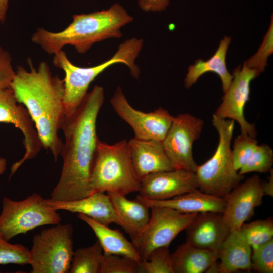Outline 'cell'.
Masks as SVG:
<instances>
[{
    "mask_svg": "<svg viewBox=\"0 0 273 273\" xmlns=\"http://www.w3.org/2000/svg\"><path fill=\"white\" fill-rule=\"evenodd\" d=\"M104 101L103 88L95 86L75 111L65 116L61 128L65 141L60 153L63 166L60 178L51 193V200L72 201L94 192L90 176L99 140L96 121Z\"/></svg>",
    "mask_w": 273,
    "mask_h": 273,
    "instance_id": "cell-1",
    "label": "cell"
},
{
    "mask_svg": "<svg viewBox=\"0 0 273 273\" xmlns=\"http://www.w3.org/2000/svg\"><path fill=\"white\" fill-rule=\"evenodd\" d=\"M28 63L29 70L17 67L10 87L18 102L27 110L42 147L51 151L56 162L63 144L58 132L65 117L64 80L52 75L46 62L37 68L30 59Z\"/></svg>",
    "mask_w": 273,
    "mask_h": 273,
    "instance_id": "cell-2",
    "label": "cell"
},
{
    "mask_svg": "<svg viewBox=\"0 0 273 273\" xmlns=\"http://www.w3.org/2000/svg\"><path fill=\"white\" fill-rule=\"evenodd\" d=\"M132 20L126 10L116 3L107 10L74 15L72 22L59 32L38 28L31 40L49 54L62 50L66 45L72 46L83 54L96 42L121 37V28Z\"/></svg>",
    "mask_w": 273,
    "mask_h": 273,
    "instance_id": "cell-3",
    "label": "cell"
},
{
    "mask_svg": "<svg viewBox=\"0 0 273 273\" xmlns=\"http://www.w3.org/2000/svg\"><path fill=\"white\" fill-rule=\"evenodd\" d=\"M143 40L133 38L120 44L117 51L109 60L90 67L74 65L62 50L54 55L53 63L65 73L64 106L65 116L72 114L80 105L91 82L106 69L116 63H123L129 68L132 77L138 78L140 70L135 60L143 47Z\"/></svg>",
    "mask_w": 273,
    "mask_h": 273,
    "instance_id": "cell-4",
    "label": "cell"
},
{
    "mask_svg": "<svg viewBox=\"0 0 273 273\" xmlns=\"http://www.w3.org/2000/svg\"><path fill=\"white\" fill-rule=\"evenodd\" d=\"M90 183L94 192H114L125 196L139 192L141 182L132 166L127 141L109 145L99 140Z\"/></svg>",
    "mask_w": 273,
    "mask_h": 273,
    "instance_id": "cell-5",
    "label": "cell"
},
{
    "mask_svg": "<svg viewBox=\"0 0 273 273\" xmlns=\"http://www.w3.org/2000/svg\"><path fill=\"white\" fill-rule=\"evenodd\" d=\"M212 123L218 132L219 141L213 156L198 165L195 173L199 189L206 194L224 198L244 179L234 167L231 143L234 121L213 115Z\"/></svg>",
    "mask_w": 273,
    "mask_h": 273,
    "instance_id": "cell-6",
    "label": "cell"
},
{
    "mask_svg": "<svg viewBox=\"0 0 273 273\" xmlns=\"http://www.w3.org/2000/svg\"><path fill=\"white\" fill-rule=\"evenodd\" d=\"M73 228L58 224L33 236L29 264L32 273H68L74 254Z\"/></svg>",
    "mask_w": 273,
    "mask_h": 273,
    "instance_id": "cell-7",
    "label": "cell"
},
{
    "mask_svg": "<svg viewBox=\"0 0 273 273\" xmlns=\"http://www.w3.org/2000/svg\"><path fill=\"white\" fill-rule=\"evenodd\" d=\"M2 205L0 236L8 241L36 228L62 221L57 210L46 204L39 194L33 193L21 201L4 197Z\"/></svg>",
    "mask_w": 273,
    "mask_h": 273,
    "instance_id": "cell-8",
    "label": "cell"
},
{
    "mask_svg": "<svg viewBox=\"0 0 273 273\" xmlns=\"http://www.w3.org/2000/svg\"><path fill=\"white\" fill-rule=\"evenodd\" d=\"M149 220L143 230L131 238L142 259L155 249L169 246L171 242L193 221L197 213H185L174 209L152 206Z\"/></svg>",
    "mask_w": 273,
    "mask_h": 273,
    "instance_id": "cell-9",
    "label": "cell"
},
{
    "mask_svg": "<svg viewBox=\"0 0 273 273\" xmlns=\"http://www.w3.org/2000/svg\"><path fill=\"white\" fill-rule=\"evenodd\" d=\"M203 121L189 113L174 117L162 142L164 150L175 169L195 172L197 166L193 155V145L201 133Z\"/></svg>",
    "mask_w": 273,
    "mask_h": 273,
    "instance_id": "cell-10",
    "label": "cell"
},
{
    "mask_svg": "<svg viewBox=\"0 0 273 273\" xmlns=\"http://www.w3.org/2000/svg\"><path fill=\"white\" fill-rule=\"evenodd\" d=\"M110 102L116 113L132 128L137 139L162 142L174 118L162 107L148 113L135 109L120 87L116 89Z\"/></svg>",
    "mask_w": 273,
    "mask_h": 273,
    "instance_id": "cell-11",
    "label": "cell"
},
{
    "mask_svg": "<svg viewBox=\"0 0 273 273\" xmlns=\"http://www.w3.org/2000/svg\"><path fill=\"white\" fill-rule=\"evenodd\" d=\"M259 74L255 69L248 67L245 62L233 72L231 83L224 92L222 101L214 115L223 118L236 121L239 124L241 133L255 138L257 131L254 124L245 118L244 107L249 100L250 84Z\"/></svg>",
    "mask_w": 273,
    "mask_h": 273,
    "instance_id": "cell-12",
    "label": "cell"
},
{
    "mask_svg": "<svg viewBox=\"0 0 273 273\" xmlns=\"http://www.w3.org/2000/svg\"><path fill=\"white\" fill-rule=\"evenodd\" d=\"M0 122L14 125L24 136L25 151L23 157L12 165L11 177L25 161L35 158L42 146L27 110L18 102L10 87L0 90Z\"/></svg>",
    "mask_w": 273,
    "mask_h": 273,
    "instance_id": "cell-13",
    "label": "cell"
},
{
    "mask_svg": "<svg viewBox=\"0 0 273 273\" xmlns=\"http://www.w3.org/2000/svg\"><path fill=\"white\" fill-rule=\"evenodd\" d=\"M264 194L262 182L255 174L237 185L224 198L225 208L222 215L231 230L240 229L254 215L262 203Z\"/></svg>",
    "mask_w": 273,
    "mask_h": 273,
    "instance_id": "cell-14",
    "label": "cell"
},
{
    "mask_svg": "<svg viewBox=\"0 0 273 273\" xmlns=\"http://www.w3.org/2000/svg\"><path fill=\"white\" fill-rule=\"evenodd\" d=\"M141 197L150 200H164L198 189L195 172L174 169L151 173L141 180Z\"/></svg>",
    "mask_w": 273,
    "mask_h": 273,
    "instance_id": "cell-15",
    "label": "cell"
},
{
    "mask_svg": "<svg viewBox=\"0 0 273 273\" xmlns=\"http://www.w3.org/2000/svg\"><path fill=\"white\" fill-rule=\"evenodd\" d=\"M186 242L196 247L219 252L231 231L222 213H197L185 229Z\"/></svg>",
    "mask_w": 273,
    "mask_h": 273,
    "instance_id": "cell-16",
    "label": "cell"
},
{
    "mask_svg": "<svg viewBox=\"0 0 273 273\" xmlns=\"http://www.w3.org/2000/svg\"><path fill=\"white\" fill-rule=\"evenodd\" d=\"M128 143L132 166L140 180L151 173L175 169L161 142L133 138Z\"/></svg>",
    "mask_w": 273,
    "mask_h": 273,
    "instance_id": "cell-17",
    "label": "cell"
},
{
    "mask_svg": "<svg viewBox=\"0 0 273 273\" xmlns=\"http://www.w3.org/2000/svg\"><path fill=\"white\" fill-rule=\"evenodd\" d=\"M43 202L56 210H65L85 215L93 220L109 226L117 223L115 211L108 195L96 191L79 199L68 201L43 199Z\"/></svg>",
    "mask_w": 273,
    "mask_h": 273,
    "instance_id": "cell-18",
    "label": "cell"
},
{
    "mask_svg": "<svg viewBox=\"0 0 273 273\" xmlns=\"http://www.w3.org/2000/svg\"><path fill=\"white\" fill-rule=\"evenodd\" d=\"M135 199L149 208L166 207L185 213L216 212L223 214L225 208L224 198L205 193L198 189L164 200H150L140 195H138Z\"/></svg>",
    "mask_w": 273,
    "mask_h": 273,
    "instance_id": "cell-19",
    "label": "cell"
},
{
    "mask_svg": "<svg viewBox=\"0 0 273 273\" xmlns=\"http://www.w3.org/2000/svg\"><path fill=\"white\" fill-rule=\"evenodd\" d=\"M252 248L241 229L230 231L219 251L217 272L232 273L252 270Z\"/></svg>",
    "mask_w": 273,
    "mask_h": 273,
    "instance_id": "cell-20",
    "label": "cell"
},
{
    "mask_svg": "<svg viewBox=\"0 0 273 273\" xmlns=\"http://www.w3.org/2000/svg\"><path fill=\"white\" fill-rule=\"evenodd\" d=\"M219 252L211 251L185 243L171 254L174 273L218 272Z\"/></svg>",
    "mask_w": 273,
    "mask_h": 273,
    "instance_id": "cell-21",
    "label": "cell"
},
{
    "mask_svg": "<svg viewBox=\"0 0 273 273\" xmlns=\"http://www.w3.org/2000/svg\"><path fill=\"white\" fill-rule=\"evenodd\" d=\"M117 218V223L131 238L140 233L147 224L150 216V208L136 199L130 200L125 195L109 192Z\"/></svg>",
    "mask_w": 273,
    "mask_h": 273,
    "instance_id": "cell-22",
    "label": "cell"
},
{
    "mask_svg": "<svg viewBox=\"0 0 273 273\" xmlns=\"http://www.w3.org/2000/svg\"><path fill=\"white\" fill-rule=\"evenodd\" d=\"M77 217L92 229L101 246L103 254L121 255L138 261L142 259L132 242L119 230L111 229L82 214H78Z\"/></svg>",
    "mask_w": 273,
    "mask_h": 273,
    "instance_id": "cell-23",
    "label": "cell"
},
{
    "mask_svg": "<svg viewBox=\"0 0 273 273\" xmlns=\"http://www.w3.org/2000/svg\"><path fill=\"white\" fill-rule=\"evenodd\" d=\"M230 42L231 37L225 36L221 40L215 54L209 59L206 61L199 59L195 64L189 67L185 79L186 88L191 87L204 73L212 72L220 77L223 92L227 90L233 79V75L230 74L226 64V56Z\"/></svg>",
    "mask_w": 273,
    "mask_h": 273,
    "instance_id": "cell-24",
    "label": "cell"
},
{
    "mask_svg": "<svg viewBox=\"0 0 273 273\" xmlns=\"http://www.w3.org/2000/svg\"><path fill=\"white\" fill-rule=\"evenodd\" d=\"M103 252L98 241L74 252L70 273H100Z\"/></svg>",
    "mask_w": 273,
    "mask_h": 273,
    "instance_id": "cell-25",
    "label": "cell"
},
{
    "mask_svg": "<svg viewBox=\"0 0 273 273\" xmlns=\"http://www.w3.org/2000/svg\"><path fill=\"white\" fill-rule=\"evenodd\" d=\"M241 230L252 249L273 239L272 217L243 224Z\"/></svg>",
    "mask_w": 273,
    "mask_h": 273,
    "instance_id": "cell-26",
    "label": "cell"
},
{
    "mask_svg": "<svg viewBox=\"0 0 273 273\" xmlns=\"http://www.w3.org/2000/svg\"><path fill=\"white\" fill-rule=\"evenodd\" d=\"M139 273H174L169 246L154 250L139 262Z\"/></svg>",
    "mask_w": 273,
    "mask_h": 273,
    "instance_id": "cell-27",
    "label": "cell"
},
{
    "mask_svg": "<svg viewBox=\"0 0 273 273\" xmlns=\"http://www.w3.org/2000/svg\"><path fill=\"white\" fill-rule=\"evenodd\" d=\"M273 151L267 144L257 145L250 157L238 170L244 175L249 172L267 173L271 169Z\"/></svg>",
    "mask_w": 273,
    "mask_h": 273,
    "instance_id": "cell-28",
    "label": "cell"
},
{
    "mask_svg": "<svg viewBox=\"0 0 273 273\" xmlns=\"http://www.w3.org/2000/svg\"><path fill=\"white\" fill-rule=\"evenodd\" d=\"M29 250L20 244H11L0 236V264H29Z\"/></svg>",
    "mask_w": 273,
    "mask_h": 273,
    "instance_id": "cell-29",
    "label": "cell"
},
{
    "mask_svg": "<svg viewBox=\"0 0 273 273\" xmlns=\"http://www.w3.org/2000/svg\"><path fill=\"white\" fill-rule=\"evenodd\" d=\"M139 262L121 255L103 254L100 273H139Z\"/></svg>",
    "mask_w": 273,
    "mask_h": 273,
    "instance_id": "cell-30",
    "label": "cell"
},
{
    "mask_svg": "<svg viewBox=\"0 0 273 273\" xmlns=\"http://www.w3.org/2000/svg\"><path fill=\"white\" fill-rule=\"evenodd\" d=\"M255 138L241 133L234 140L231 149L234 167L238 171L246 163L257 146Z\"/></svg>",
    "mask_w": 273,
    "mask_h": 273,
    "instance_id": "cell-31",
    "label": "cell"
},
{
    "mask_svg": "<svg viewBox=\"0 0 273 273\" xmlns=\"http://www.w3.org/2000/svg\"><path fill=\"white\" fill-rule=\"evenodd\" d=\"M273 19H271L270 27L264 37L263 42L257 53L245 62L246 65L254 69L259 74L265 70L267 66V58L273 52Z\"/></svg>",
    "mask_w": 273,
    "mask_h": 273,
    "instance_id": "cell-32",
    "label": "cell"
},
{
    "mask_svg": "<svg viewBox=\"0 0 273 273\" xmlns=\"http://www.w3.org/2000/svg\"><path fill=\"white\" fill-rule=\"evenodd\" d=\"M251 264L258 272H273V239L252 249Z\"/></svg>",
    "mask_w": 273,
    "mask_h": 273,
    "instance_id": "cell-33",
    "label": "cell"
},
{
    "mask_svg": "<svg viewBox=\"0 0 273 273\" xmlns=\"http://www.w3.org/2000/svg\"><path fill=\"white\" fill-rule=\"evenodd\" d=\"M15 74L11 55L0 46V90L10 87Z\"/></svg>",
    "mask_w": 273,
    "mask_h": 273,
    "instance_id": "cell-34",
    "label": "cell"
},
{
    "mask_svg": "<svg viewBox=\"0 0 273 273\" xmlns=\"http://www.w3.org/2000/svg\"><path fill=\"white\" fill-rule=\"evenodd\" d=\"M139 5L145 11L164 10L169 4V0H139Z\"/></svg>",
    "mask_w": 273,
    "mask_h": 273,
    "instance_id": "cell-35",
    "label": "cell"
},
{
    "mask_svg": "<svg viewBox=\"0 0 273 273\" xmlns=\"http://www.w3.org/2000/svg\"><path fill=\"white\" fill-rule=\"evenodd\" d=\"M270 174L267 181L264 183H262L263 191L264 195H267L270 197L273 196V172L272 168L269 171Z\"/></svg>",
    "mask_w": 273,
    "mask_h": 273,
    "instance_id": "cell-36",
    "label": "cell"
},
{
    "mask_svg": "<svg viewBox=\"0 0 273 273\" xmlns=\"http://www.w3.org/2000/svg\"><path fill=\"white\" fill-rule=\"evenodd\" d=\"M9 0H0V24L5 21L6 13L8 8Z\"/></svg>",
    "mask_w": 273,
    "mask_h": 273,
    "instance_id": "cell-37",
    "label": "cell"
},
{
    "mask_svg": "<svg viewBox=\"0 0 273 273\" xmlns=\"http://www.w3.org/2000/svg\"><path fill=\"white\" fill-rule=\"evenodd\" d=\"M7 168V160L0 156V175L3 174Z\"/></svg>",
    "mask_w": 273,
    "mask_h": 273,
    "instance_id": "cell-38",
    "label": "cell"
}]
</instances>
